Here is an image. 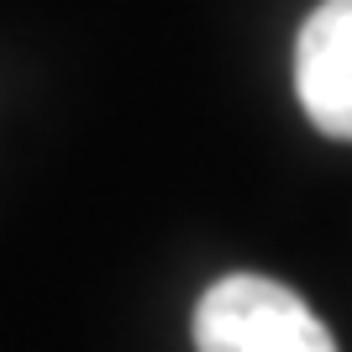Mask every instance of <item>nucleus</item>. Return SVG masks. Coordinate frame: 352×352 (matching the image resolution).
Returning a JSON list of instances; mask_svg holds the SVG:
<instances>
[{
  "label": "nucleus",
  "instance_id": "obj_1",
  "mask_svg": "<svg viewBox=\"0 0 352 352\" xmlns=\"http://www.w3.org/2000/svg\"><path fill=\"white\" fill-rule=\"evenodd\" d=\"M195 352H337V342L289 284L226 274L195 305Z\"/></svg>",
  "mask_w": 352,
  "mask_h": 352
},
{
  "label": "nucleus",
  "instance_id": "obj_2",
  "mask_svg": "<svg viewBox=\"0 0 352 352\" xmlns=\"http://www.w3.org/2000/svg\"><path fill=\"white\" fill-rule=\"evenodd\" d=\"M294 95L316 132L352 142V0H321L294 43Z\"/></svg>",
  "mask_w": 352,
  "mask_h": 352
}]
</instances>
